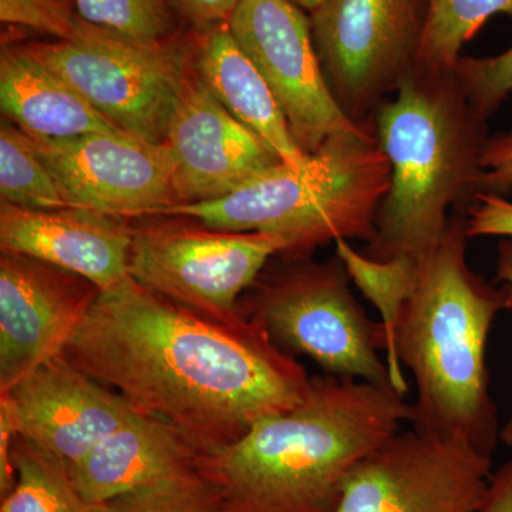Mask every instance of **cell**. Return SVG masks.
<instances>
[{"mask_svg":"<svg viewBox=\"0 0 512 512\" xmlns=\"http://www.w3.org/2000/svg\"><path fill=\"white\" fill-rule=\"evenodd\" d=\"M131 224L87 208L0 205L2 252L30 256L92 282L99 291L130 276Z\"/></svg>","mask_w":512,"mask_h":512,"instance_id":"obj_16","label":"cell"},{"mask_svg":"<svg viewBox=\"0 0 512 512\" xmlns=\"http://www.w3.org/2000/svg\"><path fill=\"white\" fill-rule=\"evenodd\" d=\"M124 133L164 144L195 72L197 32L137 42L84 23L69 42L22 43Z\"/></svg>","mask_w":512,"mask_h":512,"instance_id":"obj_7","label":"cell"},{"mask_svg":"<svg viewBox=\"0 0 512 512\" xmlns=\"http://www.w3.org/2000/svg\"><path fill=\"white\" fill-rule=\"evenodd\" d=\"M228 28L268 83L306 154L335 134L372 130L340 109L313 45L309 13L291 0H241Z\"/></svg>","mask_w":512,"mask_h":512,"instance_id":"obj_11","label":"cell"},{"mask_svg":"<svg viewBox=\"0 0 512 512\" xmlns=\"http://www.w3.org/2000/svg\"><path fill=\"white\" fill-rule=\"evenodd\" d=\"M90 25L137 42H158L183 28L167 0H74Z\"/></svg>","mask_w":512,"mask_h":512,"instance_id":"obj_24","label":"cell"},{"mask_svg":"<svg viewBox=\"0 0 512 512\" xmlns=\"http://www.w3.org/2000/svg\"><path fill=\"white\" fill-rule=\"evenodd\" d=\"M491 477L476 444L412 427L356 464L332 512H478Z\"/></svg>","mask_w":512,"mask_h":512,"instance_id":"obj_10","label":"cell"},{"mask_svg":"<svg viewBox=\"0 0 512 512\" xmlns=\"http://www.w3.org/2000/svg\"><path fill=\"white\" fill-rule=\"evenodd\" d=\"M291 2L293 5L298 6V8L305 10L306 13L311 15V13L315 12V10L322 5L323 0H291Z\"/></svg>","mask_w":512,"mask_h":512,"instance_id":"obj_33","label":"cell"},{"mask_svg":"<svg viewBox=\"0 0 512 512\" xmlns=\"http://www.w3.org/2000/svg\"><path fill=\"white\" fill-rule=\"evenodd\" d=\"M195 73L224 109L261 138L282 163L296 168L308 164L311 154L296 144L274 93L228 25L197 32Z\"/></svg>","mask_w":512,"mask_h":512,"instance_id":"obj_19","label":"cell"},{"mask_svg":"<svg viewBox=\"0 0 512 512\" xmlns=\"http://www.w3.org/2000/svg\"><path fill=\"white\" fill-rule=\"evenodd\" d=\"M431 0H323L309 15L313 45L350 120L370 116L416 70Z\"/></svg>","mask_w":512,"mask_h":512,"instance_id":"obj_9","label":"cell"},{"mask_svg":"<svg viewBox=\"0 0 512 512\" xmlns=\"http://www.w3.org/2000/svg\"><path fill=\"white\" fill-rule=\"evenodd\" d=\"M103 505L106 512H225L220 495L197 467L120 495Z\"/></svg>","mask_w":512,"mask_h":512,"instance_id":"obj_25","label":"cell"},{"mask_svg":"<svg viewBox=\"0 0 512 512\" xmlns=\"http://www.w3.org/2000/svg\"><path fill=\"white\" fill-rule=\"evenodd\" d=\"M495 281L510 286L512 291V238L501 239L497 252V278ZM501 440L512 450V420L501 431Z\"/></svg>","mask_w":512,"mask_h":512,"instance_id":"obj_32","label":"cell"},{"mask_svg":"<svg viewBox=\"0 0 512 512\" xmlns=\"http://www.w3.org/2000/svg\"><path fill=\"white\" fill-rule=\"evenodd\" d=\"M478 192L503 195L512 191V131L487 138L481 153Z\"/></svg>","mask_w":512,"mask_h":512,"instance_id":"obj_29","label":"cell"},{"mask_svg":"<svg viewBox=\"0 0 512 512\" xmlns=\"http://www.w3.org/2000/svg\"><path fill=\"white\" fill-rule=\"evenodd\" d=\"M18 436L57 458L67 471L138 413L120 393L62 355L52 357L0 393Z\"/></svg>","mask_w":512,"mask_h":512,"instance_id":"obj_14","label":"cell"},{"mask_svg":"<svg viewBox=\"0 0 512 512\" xmlns=\"http://www.w3.org/2000/svg\"><path fill=\"white\" fill-rule=\"evenodd\" d=\"M468 239L466 217L454 214L404 303L394 349L416 383L413 429L468 440L491 454L498 423L485 355L495 318L512 308V291L470 268Z\"/></svg>","mask_w":512,"mask_h":512,"instance_id":"obj_3","label":"cell"},{"mask_svg":"<svg viewBox=\"0 0 512 512\" xmlns=\"http://www.w3.org/2000/svg\"><path fill=\"white\" fill-rule=\"evenodd\" d=\"M0 20L57 42L74 39L86 23L74 0H0Z\"/></svg>","mask_w":512,"mask_h":512,"instance_id":"obj_27","label":"cell"},{"mask_svg":"<svg viewBox=\"0 0 512 512\" xmlns=\"http://www.w3.org/2000/svg\"><path fill=\"white\" fill-rule=\"evenodd\" d=\"M130 276L150 291L229 326H242V293L255 284L281 242L180 221L131 225Z\"/></svg>","mask_w":512,"mask_h":512,"instance_id":"obj_8","label":"cell"},{"mask_svg":"<svg viewBox=\"0 0 512 512\" xmlns=\"http://www.w3.org/2000/svg\"><path fill=\"white\" fill-rule=\"evenodd\" d=\"M180 204L218 200L282 163L192 74L165 137Z\"/></svg>","mask_w":512,"mask_h":512,"instance_id":"obj_15","label":"cell"},{"mask_svg":"<svg viewBox=\"0 0 512 512\" xmlns=\"http://www.w3.org/2000/svg\"><path fill=\"white\" fill-rule=\"evenodd\" d=\"M99 289L30 256H0V393L62 355Z\"/></svg>","mask_w":512,"mask_h":512,"instance_id":"obj_13","label":"cell"},{"mask_svg":"<svg viewBox=\"0 0 512 512\" xmlns=\"http://www.w3.org/2000/svg\"><path fill=\"white\" fill-rule=\"evenodd\" d=\"M177 18L194 29L205 32L228 25L241 0H167Z\"/></svg>","mask_w":512,"mask_h":512,"instance_id":"obj_30","label":"cell"},{"mask_svg":"<svg viewBox=\"0 0 512 512\" xmlns=\"http://www.w3.org/2000/svg\"><path fill=\"white\" fill-rule=\"evenodd\" d=\"M18 483L2 498L0 512H106L103 504L87 501L74 487L57 458L16 434L12 447Z\"/></svg>","mask_w":512,"mask_h":512,"instance_id":"obj_21","label":"cell"},{"mask_svg":"<svg viewBox=\"0 0 512 512\" xmlns=\"http://www.w3.org/2000/svg\"><path fill=\"white\" fill-rule=\"evenodd\" d=\"M350 282L336 254L325 262L289 259L259 275L239 308L279 348L308 356L326 375L393 389L382 322L369 319Z\"/></svg>","mask_w":512,"mask_h":512,"instance_id":"obj_6","label":"cell"},{"mask_svg":"<svg viewBox=\"0 0 512 512\" xmlns=\"http://www.w3.org/2000/svg\"><path fill=\"white\" fill-rule=\"evenodd\" d=\"M62 356L201 454L308 399L312 377L254 320L229 326L127 276L99 292Z\"/></svg>","mask_w":512,"mask_h":512,"instance_id":"obj_1","label":"cell"},{"mask_svg":"<svg viewBox=\"0 0 512 512\" xmlns=\"http://www.w3.org/2000/svg\"><path fill=\"white\" fill-rule=\"evenodd\" d=\"M412 419L390 387L312 377L308 399L198 457L225 512H332L356 464Z\"/></svg>","mask_w":512,"mask_h":512,"instance_id":"obj_2","label":"cell"},{"mask_svg":"<svg viewBox=\"0 0 512 512\" xmlns=\"http://www.w3.org/2000/svg\"><path fill=\"white\" fill-rule=\"evenodd\" d=\"M198 457L200 451L174 426L138 412L67 473L87 501L106 504L197 467Z\"/></svg>","mask_w":512,"mask_h":512,"instance_id":"obj_17","label":"cell"},{"mask_svg":"<svg viewBox=\"0 0 512 512\" xmlns=\"http://www.w3.org/2000/svg\"><path fill=\"white\" fill-rule=\"evenodd\" d=\"M335 244L336 255L345 265L353 284L380 312V322L386 333V362L390 379L396 393L404 397L409 393V384L394 349V333L404 303L412 296L419 281L423 264L406 258L375 261L367 258L363 252L356 251L346 239H339Z\"/></svg>","mask_w":512,"mask_h":512,"instance_id":"obj_20","label":"cell"},{"mask_svg":"<svg viewBox=\"0 0 512 512\" xmlns=\"http://www.w3.org/2000/svg\"><path fill=\"white\" fill-rule=\"evenodd\" d=\"M478 512H512V456L491 477Z\"/></svg>","mask_w":512,"mask_h":512,"instance_id":"obj_31","label":"cell"},{"mask_svg":"<svg viewBox=\"0 0 512 512\" xmlns=\"http://www.w3.org/2000/svg\"><path fill=\"white\" fill-rule=\"evenodd\" d=\"M0 198L2 204L29 210L67 207L28 134L8 119L0 126Z\"/></svg>","mask_w":512,"mask_h":512,"instance_id":"obj_23","label":"cell"},{"mask_svg":"<svg viewBox=\"0 0 512 512\" xmlns=\"http://www.w3.org/2000/svg\"><path fill=\"white\" fill-rule=\"evenodd\" d=\"M466 215L468 238H512V202L503 195L478 192Z\"/></svg>","mask_w":512,"mask_h":512,"instance_id":"obj_28","label":"cell"},{"mask_svg":"<svg viewBox=\"0 0 512 512\" xmlns=\"http://www.w3.org/2000/svg\"><path fill=\"white\" fill-rule=\"evenodd\" d=\"M30 140L67 207L128 220L161 217L180 204L165 144L147 143L127 133Z\"/></svg>","mask_w":512,"mask_h":512,"instance_id":"obj_12","label":"cell"},{"mask_svg":"<svg viewBox=\"0 0 512 512\" xmlns=\"http://www.w3.org/2000/svg\"><path fill=\"white\" fill-rule=\"evenodd\" d=\"M0 107L6 119L33 138L63 140L124 133L22 43L3 46Z\"/></svg>","mask_w":512,"mask_h":512,"instance_id":"obj_18","label":"cell"},{"mask_svg":"<svg viewBox=\"0 0 512 512\" xmlns=\"http://www.w3.org/2000/svg\"><path fill=\"white\" fill-rule=\"evenodd\" d=\"M453 69L471 106L484 120L512 93V47L497 56H461Z\"/></svg>","mask_w":512,"mask_h":512,"instance_id":"obj_26","label":"cell"},{"mask_svg":"<svg viewBox=\"0 0 512 512\" xmlns=\"http://www.w3.org/2000/svg\"><path fill=\"white\" fill-rule=\"evenodd\" d=\"M390 178L375 131L335 134L301 168L276 164L225 197L178 204L161 217L259 232L281 242L285 259H308L339 239L372 241Z\"/></svg>","mask_w":512,"mask_h":512,"instance_id":"obj_5","label":"cell"},{"mask_svg":"<svg viewBox=\"0 0 512 512\" xmlns=\"http://www.w3.org/2000/svg\"><path fill=\"white\" fill-rule=\"evenodd\" d=\"M377 146L390 163V190L363 254L423 264L439 244L448 208L474 204L487 120L471 106L454 69L416 67L375 113Z\"/></svg>","mask_w":512,"mask_h":512,"instance_id":"obj_4","label":"cell"},{"mask_svg":"<svg viewBox=\"0 0 512 512\" xmlns=\"http://www.w3.org/2000/svg\"><path fill=\"white\" fill-rule=\"evenodd\" d=\"M500 13L512 16V0H431L417 67L453 69L468 40Z\"/></svg>","mask_w":512,"mask_h":512,"instance_id":"obj_22","label":"cell"}]
</instances>
